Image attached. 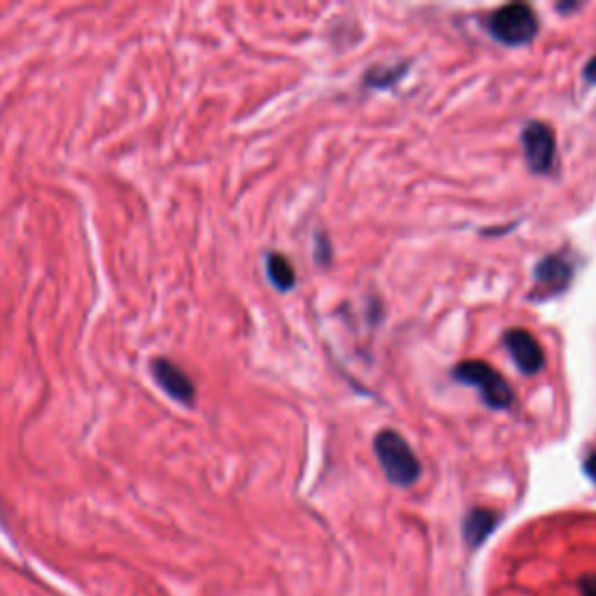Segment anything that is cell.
<instances>
[{
  "label": "cell",
  "instance_id": "cell-1",
  "mask_svg": "<svg viewBox=\"0 0 596 596\" xmlns=\"http://www.w3.org/2000/svg\"><path fill=\"white\" fill-rule=\"evenodd\" d=\"M373 450L380 461V469L385 471L392 485L410 487L418 483L422 473L420 461L401 434L392 432V429H383V432L375 434Z\"/></svg>",
  "mask_w": 596,
  "mask_h": 596
},
{
  "label": "cell",
  "instance_id": "cell-2",
  "mask_svg": "<svg viewBox=\"0 0 596 596\" xmlns=\"http://www.w3.org/2000/svg\"><path fill=\"white\" fill-rule=\"evenodd\" d=\"M452 377L477 389L480 399H483L485 406H489L492 410H506L512 406V389L508 385V380L499 371L492 369L487 361H461L459 367L452 369Z\"/></svg>",
  "mask_w": 596,
  "mask_h": 596
},
{
  "label": "cell",
  "instance_id": "cell-3",
  "mask_svg": "<svg viewBox=\"0 0 596 596\" xmlns=\"http://www.w3.org/2000/svg\"><path fill=\"white\" fill-rule=\"evenodd\" d=\"M538 14L524 3H510L489 14L487 30L489 36L508 47L529 45L538 36Z\"/></svg>",
  "mask_w": 596,
  "mask_h": 596
},
{
  "label": "cell",
  "instance_id": "cell-4",
  "mask_svg": "<svg viewBox=\"0 0 596 596\" xmlns=\"http://www.w3.org/2000/svg\"><path fill=\"white\" fill-rule=\"evenodd\" d=\"M522 152L529 171L536 175H550L557 163V136L543 122H529L522 128Z\"/></svg>",
  "mask_w": 596,
  "mask_h": 596
},
{
  "label": "cell",
  "instance_id": "cell-5",
  "mask_svg": "<svg viewBox=\"0 0 596 596\" xmlns=\"http://www.w3.org/2000/svg\"><path fill=\"white\" fill-rule=\"evenodd\" d=\"M573 261L567 254L545 257L534 271V289L529 301H548V298L564 294L573 283Z\"/></svg>",
  "mask_w": 596,
  "mask_h": 596
},
{
  "label": "cell",
  "instance_id": "cell-6",
  "mask_svg": "<svg viewBox=\"0 0 596 596\" xmlns=\"http://www.w3.org/2000/svg\"><path fill=\"white\" fill-rule=\"evenodd\" d=\"M504 345L524 375H536L543 371L545 355L534 334H529L524 328H510L504 334Z\"/></svg>",
  "mask_w": 596,
  "mask_h": 596
},
{
  "label": "cell",
  "instance_id": "cell-7",
  "mask_svg": "<svg viewBox=\"0 0 596 596\" xmlns=\"http://www.w3.org/2000/svg\"><path fill=\"white\" fill-rule=\"evenodd\" d=\"M149 369H152V377L157 380V385L171 396V399L191 406L196 399V387L191 383V377L182 371L177 363H173L171 359L157 357L149 363Z\"/></svg>",
  "mask_w": 596,
  "mask_h": 596
},
{
  "label": "cell",
  "instance_id": "cell-8",
  "mask_svg": "<svg viewBox=\"0 0 596 596\" xmlns=\"http://www.w3.org/2000/svg\"><path fill=\"white\" fill-rule=\"evenodd\" d=\"M499 526V516L489 508H473L463 520V538L469 548H480Z\"/></svg>",
  "mask_w": 596,
  "mask_h": 596
},
{
  "label": "cell",
  "instance_id": "cell-9",
  "mask_svg": "<svg viewBox=\"0 0 596 596\" xmlns=\"http://www.w3.org/2000/svg\"><path fill=\"white\" fill-rule=\"evenodd\" d=\"M266 273H269V280H271L275 289H280V291L294 289V285H296V271H294L291 261L287 257L277 254V252H271L266 257Z\"/></svg>",
  "mask_w": 596,
  "mask_h": 596
},
{
  "label": "cell",
  "instance_id": "cell-10",
  "mask_svg": "<svg viewBox=\"0 0 596 596\" xmlns=\"http://www.w3.org/2000/svg\"><path fill=\"white\" fill-rule=\"evenodd\" d=\"M408 65H394V69H375L369 73L367 77V85L369 87H375V89H383V87H392L394 82H399L403 77Z\"/></svg>",
  "mask_w": 596,
  "mask_h": 596
},
{
  "label": "cell",
  "instance_id": "cell-11",
  "mask_svg": "<svg viewBox=\"0 0 596 596\" xmlns=\"http://www.w3.org/2000/svg\"><path fill=\"white\" fill-rule=\"evenodd\" d=\"M581 594L583 596H596V575L581 578Z\"/></svg>",
  "mask_w": 596,
  "mask_h": 596
},
{
  "label": "cell",
  "instance_id": "cell-12",
  "mask_svg": "<svg viewBox=\"0 0 596 596\" xmlns=\"http://www.w3.org/2000/svg\"><path fill=\"white\" fill-rule=\"evenodd\" d=\"M326 257H331L328 240H324V236H318V261H320V263H328Z\"/></svg>",
  "mask_w": 596,
  "mask_h": 596
},
{
  "label": "cell",
  "instance_id": "cell-13",
  "mask_svg": "<svg viewBox=\"0 0 596 596\" xmlns=\"http://www.w3.org/2000/svg\"><path fill=\"white\" fill-rule=\"evenodd\" d=\"M585 473L589 475V480L596 485V450L589 452L587 459H585Z\"/></svg>",
  "mask_w": 596,
  "mask_h": 596
},
{
  "label": "cell",
  "instance_id": "cell-14",
  "mask_svg": "<svg viewBox=\"0 0 596 596\" xmlns=\"http://www.w3.org/2000/svg\"><path fill=\"white\" fill-rule=\"evenodd\" d=\"M585 79L589 85H596V57L585 65Z\"/></svg>",
  "mask_w": 596,
  "mask_h": 596
}]
</instances>
